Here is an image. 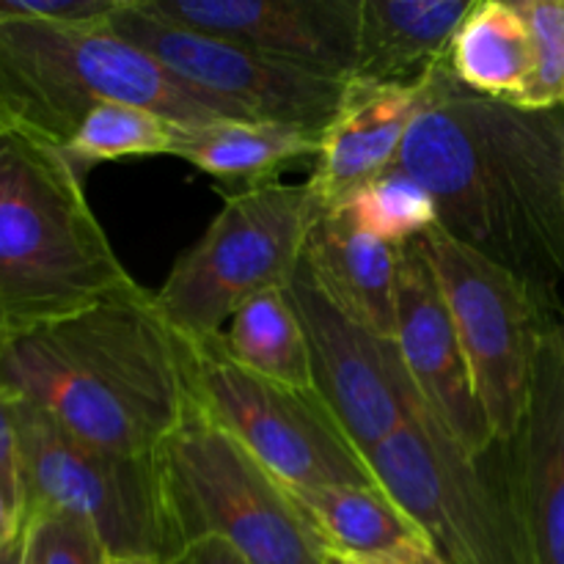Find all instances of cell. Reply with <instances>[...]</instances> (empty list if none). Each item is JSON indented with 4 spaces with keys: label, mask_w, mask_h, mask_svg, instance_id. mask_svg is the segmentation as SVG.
<instances>
[{
    "label": "cell",
    "mask_w": 564,
    "mask_h": 564,
    "mask_svg": "<svg viewBox=\"0 0 564 564\" xmlns=\"http://www.w3.org/2000/svg\"><path fill=\"white\" fill-rule=\"evenodd\" d=\"M397 169L427 187L446 235L516 275L564 325V108L482 97L441 61L419 86Z\"/></svg>",
    "instance_id": "obj_1"
},
{
    "label": "cell",
    "mask_w": 564,
    "mask_h": 564,
    "mask_svg": "<svg viewBox=\"0 0 564 564\" xmlns=\"http://www.w3.org/2000/svg\"><path fill=\"white\" fill-rule=\"evenodd\" d=\"M0 386L121 455H158L193 405L187 341L147 290L3 339Z\"/></svg>",
    "instance_id": "obj_2"
},
{
    "label": "cell",
    "mask_w": 564,
    "mask_h": 564,
    "mask_svg": "<svg viewBox=\"0 0 564 564\" xmlns=\"http://www.w3.org/2000/svg\"><path fill=\"white\" fill-rule=\"evenodd\" d=\"M141 290L69 160L0 127V341Z\"/></svg>",
    "instance_id": "obj_3"
},
{
    "label": "cell",
    "mask_w": 564,
    "mask_h": 564,
    "mask_svg": "<svg viewBox=\"0 0 564 564\" xmlns=\"http://www.w3.org/2000/svg\"><path fill=\"white\" fill-rule=\"evenodd\" d=\"M105 102L138 105L185 127L246 119L108 25L0 22V127L61 152Z\"/></svg>",
    "instance_id": "obj_4"
},
{
    "label": "cell",
    "mask_w": 564,
    "mask_h": 564,
    "mask_svg": "<svg viewBox=\"0 0 564 564\" xmlns=\"http://www.w3.org/2000/svg\"><path fill=\"white\" fill-rule=\"evenodd\" d=\"M154 457L180 551L218 538L246 564H328L290 490L196 402Z\"/></svg>",
    "instance_id": "obj_5"
},
{
    "label": "cell",
    "mask_w": 564,
    "mask_h": 564,
    "mask_svg": "<svg viewBox=\"0 0 564 564\" xmlns=\"http://www.w3.org/2000/svg\"><path fill=\"white\" fill-rule=\"evenodd\" d=\"M323 207L308 182H259L231 193L207 231L154 292V306L185 339H215L253 297L286 290Z\"/></svg>",
    "instance_id": "obj_6"
},
{
    "label": "cell",
    "mask_w": 564,
    "mask_h": 564,
    "mask_svg": "<svg viewBox=\"0 0 564 564\" xmlns=\"http://www.w3.org/2000/svg\"><path fill=\"white\" fill-rule=\"evenodd\" d=\"M364 457L449 564H534L499 441L485 455H468L422 405Z\"/></svg>",
    "instance_id": "obj_7"
},
{
    "label": "cell",
    "mask_w": 564,
    "mask_h": 564,
    "mask_svg": "<svg viewBox=\"0 0 564 564\" xmlns=\"http://www.w3.org/2000/svg\"><path fill=\"white\" fill-rule=\"evenodd\" d=\"M22 518L66 512L97 532L110 560L180 554L154 455H121L75 438L50 413L14 397Z\"/></svg>",
    "instance_id": "obj_8"
},
{
    "label": "cell",
    "mask_w": 564,
    "mask_h": 564,
    "mask_svg": "<svg viewBox=\"0 0 564 564\" xmlns=\"http://www.w3.org/2000/svg\"><path fill=\"white\" fill-rule=\"evenodd\" d=\"M185 339V336H182ZM187 341L193 402L284 488H375L372 468L317 391L259 378L215 339Z\"/></svg>",
    "instance_id": "obj_9"
},
{
    "label": "cell",
    "mask_w": 564,
    "mask_h": 564,
    "mask_svg": "<svg viewBox=\"0 0 564 564\" xmlns=\"http://www.w3.org/2000/svg\"><path fill=\"white\" fill-rule=\"evenodd\" d=\"M422 240L494 438L510 441L532 400L540 347L556 325L516 275L457 242L441 226Z\"/></svg>",
    "instance_id": "obj_10"
},
{
    "label": "cell",
    "mask_w": 564,
    "mask_h": 564,
    "mask_svg": "<svg viewBox=\"0 0 564 564\" xmlns=\"http://www.w3.org/2000/svg\"><path fill=\"white\" fill-rule=\"evenodd\" d=\"M110 31L158 58L187 86L207 91L240 110L246 119L292 124L323 135L347 83L281 64L231 39L174 25L124 0Z\"/></svg>",
    "instance_id": "obj_11"
},
{
    "label": "cell",
    "mask_w": 564,
    "mask_h": 564,
    "mask_svg": "<svg viewBox=\"0 0 564 564\" xmlns=\"http://www.w3.org/2000/svg\"><path fill=\"white\" fill-rule=\"evenodd\" d=\"M303 325L314 391L367 455L424 405L394 339L369 334L314 286L303 264L286 284Z\"/></svg>",
    "instance_id": "obj_12"
},
{
    "label": "cell",
    "mask_w": 564,
    "mask_h": 564,
    "mask_svg": "<svg viewBox=\"0 0 564 564\" xmlns=\"http://www.w3.org/2000/svg\"><path fill=\"white\" fill-rule=\"evenodd\" d=\"M174 25L231 39L281 64L347 83L361 0H138Z\"/></svg>",
    "instance_id": "obj_13"
},
{
    "label": "cell",
    "mask_w": 564,
    "mask_h": 564,
    "mask_svg": "<svg viewBox=\"0 0 564 564\" xmlns=\"http://www.w3.org/2000/svg\"><path fill=\"white\" fill-rule=\"evenodd\" d=\"M394 341L427 411L468 455H485L496 444L494 430L474 391L471 369L424 240L408 242L400 251Z\"/></svg>",
    "instance_id": "obj_14"
},
{
    "label": "cell",
    "mask_w": 564,
    "mask_h": 564,
    "mask_svg": "<svg viewBox=\"0 0 564 564\" xmlns=\"http://www.w3.org/2000/svg\"><path fill=\"white\" fill-rule=\"evenodd\" d=\"M499 449L532 562L564 564V325L545 334L523 422Z\"/></svg>",
    "instance_id": "obj_15"
},
{
    "label": "cell",
    "mask_w": 564,
    "mask_h": 564,
    "mask_svg": "<svg viewBox=\"0 0 564 564\" xmlns=\"http://www.w3.org/2000/svg\"><path fill=\"white\" fill-rule=\"evenodd\" d=\"M416 108L419 86L347 80L308 180L319 207H339L358 187L394 169Z\"/></svg>",
    "instance_id": "obj_16"
},
{
    "label": "cell",
    "mask_w": 564,
    "mask_h": 564,
    "mask_svg": "<svg viewBox=\"0 0 564 564\" xmlns=\"http://www.w3.org/2000/svg\"><path fill=\"white\" fill-rule=\"evenodd\" d=\"M400 251L352 226L339 209H323L308 231L301 264L345 317L369 334L394 339Z\"/></svg>",
    "instance_id": "obj_17"
},
{
    "label": "cell",
    "mask_w": 564,
    "mask_h": 564,
    "mask_svg": "<svg viewBox=\"0 0 564 564\" xmlns=\"http://www.w3.org/2000/svg\"><path fill=\"white\" fill-rule=\"evenodd\" d=\"M474 0H361L350 80L422 86L446 58Z\"/></svg>",
    "instance_id": "obj_18"
},
{
    "label": "cell",
    "mask_w": 564,
    "mask_h": 564,
    "mask_svg": "<svg viewBox=\"0 0 564 564\" xmlns=\"http://www.w3.org/2000/svg\"><path fill=\"white\" fill-rule=\"evenodd\" d=\"M323 135L275 121L224 119L202 127H180L171 158L196 165L224 182L246 187L273 180L275 171L303 158H317Z\"/></svg>",
    "instance_id": "obj_19"
},
{
    "label": "cell",
    "mask_w": 564,
    "mask_h": 564,
    "mask_svg": "<svg viewBox=\"0 0 564 564\" xmlns=\"http://www.w3.org/2000/svg\"><path fill=\"white\" fill-rule=\"evenodd\" d=\"M286 490L312 532L325 545L328 556L341 562L375 560V556L427 540V534L380 485Z\"/></svg>",
    "instance_id": "obj_20"
},
{
    "label": "cell",
    "mask_w": 564,
    "mask_h": 564,
    "mask_svg": "<svg viewBox=\"0 0 564 564\" xmlns=\"http://www.w3.org/2000/svg\"><path fill=\"white\" fill-rule=\"evenodd\" d=\"M444 61L471 91L518 102L532 75V39L516 0H474Z\"/></svg>",
    "instance_id": "obj_21"
},
{
    "label": "cell",
    "mask_w": 564,
    "mask_h": 564,
    "mask_svg": "<svg viewBox=\"0 0 564 564\" xmlns=\"http://www.w3.org/2000/svg\"><path fill=\"white\" fill-rule=\"evenodd\" d=\"M220 347L231 361L259 378L314 391L306 334L286 290L248 301L220 334Z\"/></svg>",
    "instance_id": "obj_22"
},
{
    "label": "cell",
    "mask_w": 564,
    "mask_h": 564,
    "mask_svg": "<svg viewBox=\"0 0 564 564\" xmlns=\"http://www.w3.org/2000/svg\"><path fill=\"white\" fill-rule=\"evenodd\" d=\"M180 127L176 121L138 105L105 102L86 116L61 154L83 176V171L97 163L171 154Z\"/></svg>",
    "instance_id": "obj_23"
},
{
    "label": "cell",
    "mask_w": 564,
    "mask_h": 564,
    "mask_svg": "<svg viewBox=\"0 0 564 564\" xmlns=\"http://www.w3.org/2000/svg\"><path fill=\"white\" fill-rule=\"evenodd\" d=\"M334 209L361 231L397 248L422 240L438 226V209L427 187L397 165L369 185L358 187Z\"/></svg>",
    "instance_id": "obj_24"
},
{
    "label": "cell",
    "mask_w": 564,
    "mask_h": 564,
    "mask_svg": "<svg viewBox=\"0 0 564 564\" xmlns=\"http://www.w3.org/2000/svg\"><path fill=\"white\" fill-rule=\"evenodd\" d=\"M532 39V75L516 105L564 108V0H516Z\"/></svg>",
    "instance_id": "obj_25"
},
{
    "label": "cell",
    "mask_w": 564,
    "mask_h": 564,
    "mask_svg": "<svg viewBox=\"0 0 564 564\" xmlns=\"http://www.w3.org/2000/svg\"><path fill=\"white\" fill-rule=\"evenodd\" d=\"M25 564H108V551L86 521L66 512L22 518Z\"/></svg>",
    "instance_id": "obj_26"
},
{
    "label": "cell",
    "mask_w": 564,
    "mask_h": 564,
    "mask_svg": "<svg viewBox=\"0 0 564 564\" xmlns=\"http://www.w3.org/2000/svg\"><path fill=\"white\" fill-rule=\"evenodd\" d=\"M124 0H0V22L102 28Z\"/></svg>",
    "instance_id": "obj_27"
},
{
    "label": "cell",
    "mask_w": 564,
    "mask_h": 564,
    "mask_svg": "<svg viewBox=\"0 0 564 564\" xmlns=\"http://www.w3.org/2000/svg\"><path fill=\"white\" fill-rule=\"evenodd\" d=\"M0 490L22 518V468L20 433H17L14 397L0 386Z\"/></svg>",
    "instance_id": "obj_28"
},
{
    "label": "cell",
    "mask_w": 564,
    "mask_h": 564,
    "mask_svg": "<svg viewBox=\"0 0 564 564\" xmlns=\"http://www.w3.org/2000/svg\"><path fill=\"white\" fill-rule=\"evenodd\" d=\"M169 564H246L237 551H231L224 540L204 538L185 545Z\"/></svg>",
    "instance_id": "obj_29"
},
{
    "label": "cell",
    "mask_w": 564,
    "mask_h": 564,
    "mask_svg": "<svg viewBox=\"0 0 564 564\" xmlns=\"http://www.w3.org/2000/svg\"><path fill=\"white\" fill-rule=\"evenodd\" d=\"M345 564H449V562L435 551V545L430 543V540H419V543L405 545V549H397L391 551V554L375 556V560L345 562Z\"/></svg>",
    "instance_id": "obj_30"
},
{
    "label": "cell",
    "mask_w": 564,
    "mask_h": 564,
    "mask_svg": "<svg viewBox=\"0 0 564 564\" xmlns=\"http://www.w3.org/2000/svg\"><path fill=\"white\" fill-rule=\"evenodd\" d=\"M20 532H22L20 512L9 505V499H6L3 490H0V549L9 545Z\"/></svg>",
    "instance_id": "obj_31"
},
{
    "label": "cell",
    "mask_w": 564,
    "mask_h": 564,
    "mask_svg": "<svg viewBox=\"0 0 564 564\" xmlns=\"http://www.w3.org/2000/svg\"><path fill=\"white\" fill-rule=\"evenodd\" d=\"M0 564H25V540H22V532L9 545L0 549Z\"/></svg>",
    "instance_id": "obj_32"
},
{
    "label": "cell",
    "mask_w": 564,
    "mask_h": 564,
    "mask_svg": "<svg viewBox=\"0 0 564 564\" xmlns=\"http://www.w3.org/2000/svg\"><path fill=\"white\" fill-rule=\"evenodd\" d=\"M108 564H165V562L143 560V556H130V560H108Z\"/></svg>",
    "instance_id": "obj_33"
},
{
    "label": "cell",
    "mask_w": 564,
    "mask_h": 564,
    "mask_svg": "<svg viewBox=\"0 0 564 564\" xmlns=\"http://www.w3.org/2000/svg\"><path fill=\"white\" fill-rule=\"evenodd\" d=\"M328 564H345V562H339L336 556H328Z\"/></svg>",
    "instance_id": "obj_34"
}]
</instances>
